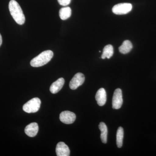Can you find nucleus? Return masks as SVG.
<instances>
[{
    "label": "nucleus",
    "instance_id": "obj_1",
    "mask_svg": "<svg viewBox=\"0 0 156 156\" xmlns=\"http://www.w3.org/2000/svg\"><path fill=\"white\" fill-rule=\"evenodd\" d=\"M9 9L11 16L15 22L23 25L25 21V17L21 7L15 0H11L9 3Z\"/></svg>",
    "mask_w": 156,
    "mask_h": 156
},
{
    "label": "nucleus",
    "instance_id": "obj_2",
    "mask_svg": "<svg viewBox=\"0 0 156 156\" xmlns=\"http://www.w3.org/2000/svg\"><path fill=\"white\" fill-rule=\"evenodd\" d=\"M53 56V53L51 50L44 51L32 59L30 62V65L34 67L43 66L49 62Z\"/></svg>",
    "mask_w": 156,
    "mask_h": 156
},
{
    "label": "nucleus",
    "instance_id": "obj_3",
    "mask_svg": "<svg viewBox=\"0 0 156 156\" xmlns=\"http://www.w3.org/2000/svg\"><path fill=\"white\" fill-rule=\"evenodd\" d=\"M41 103L40 98H34L26 103L23 107V109L28 113L37 112L41 107Z\"/></svg>",
    "mask_w": 156,
    "mask_h": 156
},
{
    "label": "nucleus",
    "instance_id": "obj_4",
    "mask_svg": "<svg viewBox=\"0 0 156 156\" xmlns=\"http://www.w3.org/2000/svg\"><path fill=\"white\" fill-rule=\"evenodd\" d=\"M132 9V5L130 3H124L117 4L113 7V13L117 15L126 14L130 12Z\"/></svg>",
    "mask_w": 156,
    "mask_h": 156
},
{
    "label": "nucleus",
    "instance_id": "obj_5",
    "mask_svg": "<svg viewBox=\"0 0 156 156\" xmlns=\"http://www.w3.org/2000/svg\"><path fill=\"white\" fill-rule=\"evenodd\" d=\"M113 108L119 109L121 108L123 104L122 94V91L120 89H117L114 92L112 101Z\"/></svg>",
    "mask_w": 156,
    "mask_h": 156
},
{
    "label": "nucleus",
    "instance_id": "obj_6",
    "mask_svg": "<svg viewBox=\"0 0 156 156\" xmlns=\"http://www.w3.org/2000/svg\"><path fill=\"white\" fill-rule=\"evenodd\" d=\"M85 76L80 73H77L74 76L69 83L71 89L75 90L83 83L85 81Z\"/></svg>",
    "mask_w": 156,
    "mask_h": 156
},
{
    "label": "nucleus",
    "instance_id": "obj_7",
    "mask_svg": "<svg viewBox=\"0 0 156 156\" xmlns=\"http://www.w3.org/2000/svg\"><path fill=\"white\" fill-rule=\"evenodd\" d=\"M59 119L64 124H71L75 121L76 115L73 112L66 111L60 113Z\"/></svg>",
    "mask_w": 156,
    "mask_h": 156
},
{
    "label": "nucleus",
    "instance_id": "obj_8",
    "mask_svg": "<svg viewBox=\"0 0 156 156\" xmlns=\"http://www.w3.org/2000/svg\"><path fill=\"white\" fill-rule=\"evenodd\" d=\"M56 152L57 156H69L70 150L68 146L63 142H60L56 145Z\"/></svg>",
    "mask_w": 156,
    "mask_h": 156
},
{
    "label": "nucleus",
    "instance_id": "obj_9",
    "mask_svg": "<svg viewBox=\"0 0 156 156\" xmlns=\"http://www.w3.org/2000/svg\"><path fill=\"white\" fill-rule=\"evenodd\" d=\"M38 131V125L36 122L29 124L26 127L24 130L25 134L30 137H34L36 136Z\"/></svg>",
    "mask_w": 156,
    "mask_h": 156
},
{
    "label": "nucleus",
    "instance_id": "obj_10",
    "mask_svg": "<svg viewBox=\"0 0 156 156\" xmlns=\"http://www.w3.org/2000/svg\"><path fill=\"white\" fill-rule=\"evenodd\" d=\"M95 99L99 106H102L105 105L107 100L106 92L105 89L101 88L97 91L95 95Z\"/></svg>",
    "mask_w": 156,
    "mask_h": 156
},
{
    "label": "nucleus",
    "instance_id": "obj_11",
    "mask_svg": "<svg viewBox=\"0 0 156 156\" xmlns=\"http://www.w3.org/2000/svg\"><path fill=\"white\" fill-rule=\"evenodd\" d=\"M65 83L63 78H60L52 84L50 87V91L53 94H56L61 90Z\"/></svg>",
    "mask_w": 156,
    "mask_h": 156
},
{
    "label": "nucleus",
    "instance_id": "obj_12",
    "mask_svg": "<svg viewBox=\"0 0 156 156\" xmlns=\"http://www.w3.org/2000/svg\"><path fill=\"white\" fill-rule=\"evenodd\" d=\"M133 48V45L130 41L126 40L124 41L122 45L119 48L120 53L122 54H127L131 51Z\"/></svg>",
    "mask_w": 156,
    "mask_h": 156
},
{
    "label": "nucleus",
    "instance_id": "obj_13",
    "mask_svg": "<svg viewBox=\"0 0 156 156\" xmlns=\"http://www.w3.org/2000/svg\"><path fill=\"white\" fill-rule=\"evenodd\" d=\"M98 128L101 132V141L104 144H106L107 141L108 129L106 125L104 122H100L98 126Z\"/></svg>",
    "mask_w": 156,
    "mask_h": 156
},
{
    "label": "nucleus",
    "instance_id": "obj_14",
    "mask_svg": "<svg viewBox=\"0 0 156 156\" xmlns=\"http://www.w3.org/2000/svg\"><path fill=\"white\" fill-rule=\"evenodd\" d=\"M114 54V48L111 45H108L104 48L103 53L101 55V58L105 59L107 58H110Z\"/></svg>",
    "mask_w": 156,
    "mask_h": 156
},
{
    "label": "nucleus",
    "instance_id": "obj_15",
    "mask_svg": "<svg viewBox=\"0 0 156 156\" xmlns=\"http://www.w3.org/2000/svg\"><path fill=\"white\" fill-rule=\"evenodd\" d=\"M72 14V10L69 7H64L59 10V17L62 20H66L70 17Z\"/></svg>",
    "mask_w": 156,
    "mask_h": 156
},
{
    "label": "nucleus",
    "instance_id": "obj_16",
    "mask_svg": "<svg viewBox=\"0 0 156 156\" xmlns=\"http://www.w3.org/2000/svg\"><path fill=\"white\" fill-rule=\"evenodd\" d=\"M124 138V130L122 127H119L117 130L116 135L117 145L119 148L122 146L123 140Z\"/></svg>",
    "mask_w": 156,
    "mask_h": 156
},
{
    "label": "nucleus",
    "instance_id": "obj_17",
    "mask_svg": "<svg viewBox=\"0 0 156 156\" xmlns=\"http://www.w3.org/2000/svg\"><path fill=\"white\" fill-rule=\"evenodd\" d=\"M59 5L62 6H66L69 5L71 0H57Z\"/></svg>",
    "mask_w": 156,
    "mask_h": 156
},
{
    "label": "nucleus",
    "instance_id": "obj_18",
    "mask_svg": "<svg viewBox=\"0 0 156 156\" xmlns=\"http://www.w3.org/2000/svg\"><path fill=\"white\" fill-rule=\"evenodd\" d=\"M2 35H1V34H0V47L2 44Z\"/></svg>",
    "mask_w": 156,
    "mask_h": 156
}]
</instances>
